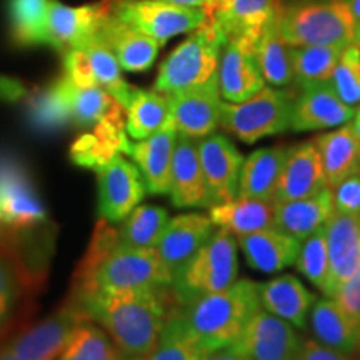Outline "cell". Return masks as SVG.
<instances>
[{
  "label": "cell",
  "mask_w": 360,
  "mask_h": 360,
  "mask_svg": "<svg viewBox=\"0 0 360 360\" xmlns=\"http://www.w3.org/2000/svg\"><path fill=\"white\" fill-rule=\"evenodd\" d=\"M202 360H250V359L242 352H238L237 349L225 347V349H217V350H210V352H205Z\"/></svg>",
  "instance_id": "50"
},
{
  "label": "cell",
  "mask_w": 360,
  "mask_h": 360,
  "mask_svg": "<svg viewBox=\"0 0 360 360\" xmlns=\"http://www.w3.org/2000/svg\"><path fill=\"white\" fill-rule=\"evenodd\" d=\"M332 191L335 212L360 217V174L355 172L337 184Z\"/></svg>",
  "instance_id": "46"
},
{
  "label": "cell",
  "mask_w": 360,
  "mask_h": 360,
  "mask_svg": "<svg viewBox=\"0 0 360 360\" xmlns=\"http://www.w3.org/2000/svg\"><path fill=\"white\" fill-rule=\"evenodd\" d=\"M80 47H84L85 52H87L98 87L107 90L112 97H115L117 101L122 103L125 109L135 87L125 82L122 74H120L122 69H120L119 62H117L110 49L102 42L97 34Z\"/></svg>",
  "instance_id": "41"
},
{
  "label": "cell",
  "mask_w": 360,
  "mask_h": 360,
  "mask_svg": "<svg viewBox=\"0 0 360 360\" xmlns=\"http://www.w3.org/2000/svg\"><path fill=\"white\" fill-rule=\"evenodd\" d=\"M315 146L321 152V159L326 172L328 188L357 172L360 152V139L354 134L350 124L332 129L330 132L317 135Z\"/></svg>",
  "instance_id": "33"
},
{
  "label": "cell",
  "mask_w": 360,
  "mask_h": 360,
  "mask_svg": "<svg viewBox=\"0 0 360 360\" xmlns=\"http://www.w3.org/2000/svg\"><path fill=\"white\" fill-rule=\"evenodd\" d=\"M259 307V283L250 278H237L227 289L184 305L180 312L200 347L210 352L232 347Z\"/></svg>",
  "instance_id": "3"
},
{
  "label": "cell",
  "mask_w": 360,
  "mask_h": 360,
  "mask_svg": "<svg viewBox=\"0 0 360 360\" xmlns=\"http://www.w3.org/2000/svg\"><path fill=\"white\" fill-rule=\"evenodd\" d=\"M307 326L312 330L315 340L326 347L347 355L355 354L360 322L350 317L332 297L315 300Z\"/></svg>",
  "instance_id": "29"
},
{
  "label": "cell",
  "mask_w": 360,
  "mask_h": 360,
  "mask_svg": "<svg viewBox=\"0 0 360 360\" xmlns=\"http://www.w3.org/2000/svg\"><path fill=\"white\" fill-rule=\"evenodd\" d=\"M110 12L124 24L162 45L175 35L193 32L209 19L202 8L162 0H110Z\"/></svg>",
  "instance_id": "9"
},
{
  "label": "cell",
  "mask_w": 360,
  "mask_h": 360,
  "mask_svg": "<svg viewBox=\"0 0 360 360\" xmlns=\"http://www.w3.org/2000/svg\"><path fill=\"white\" fill-rule=\"evenodd\" d=\"M98 215L109 224H119L141 205L147 193L137 165L120 154L97 170Z\"/></svg>",
  "instance_id": "13"
},
{
  "label": "cell",
  "mask_w": 360,
  "mask_h": 360,
  "mask_svg": "<svg viewBox=\"0 0 360 360\" xmlns=\"http://www.w3.org/2000/svg\"><path fill=\"white\" fill-rule=\"evenodd\" d=\"M281 30L290 47L360 45V35L349 0H326L282 7Z\"/></svg>",
  "instance_id": "6"
},
{
  "label": "cell",
  "mask_w": 360,
  "mask_h": 360,
  "mask_svg": "<svg viewBox=\"0 0 360 360\" xmlns=\"http://www.w3.org/2000/svg\"><path fill=\"white\" fill-rule=\"evenodd\" d=\"M129 135L125 132V122L119 120H102L92 130L72 143L70 160L75 165L90 170H101L114 157L127 154L130 150Z\"/></svg>",
  "instance_id": "28"
},
{
  "label": "cell",
  "mask_w": 360,
  "mask_h": 360,
  "mask_svg": "<svg viewBox=\"0 0 360 360\" xmlns=\"http://www.w3.org/2000/svg\"><path fill=\"white\" fill-rule=\"evenodd\" d=\"M321 152L312 141H304L287 148L274 204L304 199L327 188Z\"/></svg>",
  "instance_id": "19"
},
{
  "label": "cell",
  "mask_w": 360,
  "mask_h": 360,
  "mask_svg": "<svg viewBox=\"0 0 360 360\" xmlns=\"http://www.w3.org/2000/svg\"><path fill=\"white\" fill-rule=\"evenodd\" d=\"M24 278L12 252L0 245V334L11 326L20 300Z\"/></svg>",
  "instance_id": "43"
},
{
  "label": "cell",
  "mask_w": 360,
  "mask_h": 360,
  "mask_svg": "<svg viewBox=\"0 0 360 360\" xmlns=\"http://www.w3.org/2000/svg\"><path fill=\"white\" fill-rule=\"evenodd\" d=\"M237 238L224 229L214 231L172 281V290L180 307L202 295L220 292L238 278Z\"/></svg>",
  "instance_id": "7"
},
{
  "label": "cell",
  "mask_w": 360,
  "mask_h": 360,
  "mask_svg": "<svg viewBox=\"0 0 360 360\" xmlns=\"http://www.w3.org/2000/svg\"><path fill=\"white\" fill-rule=\"evenodd\" d=\"M332 87L342 101L349 105L360 103V45H349L337 62L332 77Z\"/></svg>",
  "instance_id": "44"
},
{
  "label": "cell",
  "mask_w": 360,
  "mask_h": 360,
  "mask_svg": "<svg viewBox=\"0 0 360 360\" xmlns=\"http://www.w3.org/2000/svg\"><path fill=\"white\" fill-rule=\"evenodd\" d=\"M170 215L159 205H137L117 229L119 242L129 247H157Z\"/></svg>",
  "instance_id": "37"
},
{
  "label": "cell",
  "mask_w": 360,
  "mask_h": 360,
  "mask_svg": "<svg viewBox=\"0 0 360 360\" xmlns=\"http://www.w3.org/2000/svg\"><path fill=\"white\" fill-rule=\"evenodd\" d=\"M281 11V0H224L210 19L217 22L227 39L259 40L262 30Z\"/></svg>",
  "instance_id": "30"
},
{
  "label": "cell",
  "mask_w": 360,
  "mask_h": 360,
  "mask_svg": "<svg viewBox=\"0 0 360 360\" xmlns=\"http://www.w3.org/2000/svg\"><path fill=\"white\" fill-rule=\"evenodd\" d=\"M197 147L212 205L237 197L244 155L236 143L225 135L214 132L199 139Z\"/></svg>",
  "instance_id": "17"
},
{
  "label": "cell",
  "mask_w": 360,
  "mask_h": 360,
  "mask_svg": "<svg viewBox=\"0 0 360 360\" xmlns=\"http://www.w3.org/2000/svg\"><path fill=\"white\" fill-rule=\"evenodd\" d=\"M162 2L177 4V6H184V7L202 8V11L210 17L220 6H222L224 0H162Z\"/></svg>",
  "instance_id": "49"
},
{
  "label": "cell",
  "mask_w": 360,
  "mask_h": 360,
  "mask_svg": "<svg viewBox=\"0 0 360 360\" xmlns=\"http://www.w3.org/2000/svg\"><path fill=\"white\" fill-rule=\"evenodd\" d=\"M0 360H17V359L13 357V355L8 352V349L6 347V345H4V347L0 349Z\"/></svg>",
  "instance_id": "53"
},
{
  "label": "cell",
  "mask_w": 360,
  "mask_h": 360,
  "mask_svg": "<svg viewBox=\"0 0 360 360\" xmlns=\"http://www.w3.org/2000/svg\"><path fill=\"white\" fill-rule=\"evenodd\" d=\"M177 135V130L170 122L159 132L152 134L150 137L130 143L129 155L132 157L134 164L141 170L147 192L152 195L169 193Z\"/></svg>",
  "instance_id": "22"
},
{
  "label": "cell",
  "mask_w": 360,
  "mask_h": 360,
  "mask_svg": "<svg viewBox=\"0 0 360 360\" xmlns=\"http://www.w3.org/2000/svg\"><path fill=\"white\" fill-rule=\"evenodd\" d=\"M349 124H350V127H352L354 134L360 139V109H355V114Z\"/></svg>",
  "instance_id": "52"
},
{
  "label": "cell",
  "mask_w": 360,
  "mask_h": 360,
  "mask_svg": "<svg viewBox=\"0 0 360 360\" xmlns=\"http://www.w3.org/2000/svg\"><path fill=\"white\" fill-rule=\"evenodd\" d=\"M349 4L355 20V27H357V32L360 35V0H349Z\"/></svg>",
  "instance_id": "51"
},
{
  "label": "cell",
  "mask_w": 360,
  "mask_h": 360,
  "mask_svg": "<svg viewBox=\"0 0 360 360\" xmlns=\"http://www.w3.org/2000/svg\"><path fill=\"white\" fill-rule=\"evenodd\" d=\"M70 299L132 360H141L152 352L169 317L180 307L172 287L72 292Z\"/></svg>",
  "instance_id": "1"
},
{
  "label": "cell",
  "mask_w": 360,
  "mask_h": 360,
  "mask_svg": "<svg viewBox=\"0 0 360 360\" xmlns=\"http://www.w3.org/2000/svg\"><path fill=\"white\" fill-rule=\"evenodd\" d=\"M51 0H11L13 40L20 45H47V19Z\"/></svg>",
  "instance_id": "40"
},
{
  "label": "cell",
  "mask_w": 360,
  "mask_h": 360,
  "mask_svg": "<svg viewBox=\"0 0 360 360\" xmlns=\"http://www.w3.org/2000/svg\"><path fill=\"white\" fill-rule=\"evenodd\" d=\"M281 12L269 22L255 42V56H257L260 72L265 82L272 87H287L294 82L290 45L282 35Z\"/></svg>",
  "instance_id": "35"
},
{
  "label": "cell",
  "mask_w": 360,
  "mask_h": 360,
  "mask_svg": "<svg viewBox=\"0 0 360 360\" xmlns=\"http://www.w3.org/2000/svg\"><path fill=\"white\" fill-rule=\"evenodd\" d=\"M205 350L188 330L180 307L170 315L160 339L150 354L141 360H202Z\"/></svg>",
  "instance_id": "39"
},
{
  "label": "cell",
  "mask_w": 360,
  "mask_h": 360,
  "mask_svg": "<svg viewBox=\"0 0 360 360\" xmlns=\"http://www.w3.org/2000/svg\"><path fill=\"white\" fill-rule=\"evenodd\" d=\"M355 354H357L360 359V328H359V339H357V349H355Z\"/></svg>",
  "instance_id": "54"
},
{
  "label": "cell",
  "mask_w": 360,
  "mask_h": 360,
  "mask_svg": "<svg viewBox=\"0 0 360 360\" xmlns=\"http://www.w3.org/2000/svg\"><path fill=\"white\" fill-rule=\"evenodd\" d=\"M297 360H352L347 354L326 347L315 339H302Z\"/></svg>",
  "instance_id": "48"
},
{
  "label": "cell",
  "mask_w": 360,
  "mask_h": 360,
  "mask_svg": "<svg viewBox=\"0 0 360 360\" xmlns=\"http://www.w3.org/2000/svg\"><path fill=\"white\" fill-rule=\"evenodd\" d=\"M110 11V0L84 7H69L51 0L47 19V45L64 53L80 47L97 34L101 20Z\"/></svg>",
  "instance_id": "20"
},
{
  "label": "cell",
  "mask_w": 360,
  "mask_h": 360,
  "mask_svg": "<svg viewBox=\"0 0 360 360\" xmlns=\"http://www.w3.org/2000/svg\"><path fill=\"white\" fill-rule=\"evenodd\" d=\"M294 92L265 85L244 102L224 101L220 127L244 143H257L267 137L290 130Z\"/></svg>",
  "instance_id": "8"
},
{
  "label": "cell",
  "mask_w": 360,
  "mask_h": 360,
  "mask_svg": "<svg viewBox=\"0 0 360 360\" xmlns=\"http://www.w3.org/2000/svg\"><path fill=\"white\" fill-rule=\"evenodd\" d=\"M45 220L47 210L24 164L0 157V227L22 231Z\"/></svg>",
  "instance_id": "10"
},
{
  "label": "cell",
  "mask_w": 360,
  "mask_h": 360,
  "mask_svg": "<svg viewBox=\"0 0 360 360\" xmlns=\"http://www.w3.org/2000/svg\"><path fill=\"white\" fill-rule=\"evenodd\" d=\"M57 360H132L96 322L87 321L75 328Z\"/></svg>",
  "instance_id": "38"
},
{
  "label": "cell",
  "mask_w": 360,
  "mask_h": 360,
  "mask_svg": "<svg viewBox=\"0 0 360 360\" xmlns=\"http://www.w3.org/2000/svg\"><path fill=\"white\" fill-rule=\"evenodd\" d=\"M287 148L285 146L262 147L247 155L242 164L237 195L274 202Z\"/></svg>",
  "instance_id": "31"
},
{
  "label": "cell",
  "mask_w": 360,
  "mask_h": 360,
  "mask_svg": "<svg viewBox=\"0 0 360 360\" xmlns=\"http://www.w3.org/2000/svg\"><path fill=\"white\" fill-rule=\"evenodd\" d=\"M64 75L79 87H96L97 85L92 64L84 47H72L64 52Z\"/></svg>",
  "instance_id": "45"
},
{
  "label": "cell",
  "mask_w": 360,
  "mask_h": 360,
  "mask_svg": "<svg viewBox=\"0 0 360 360\" xmlns=\"http://www.w3.org/2000/svg\"><path fill=\"white\" fill-rule=\"evenodd\" d=\"M326 237L334 299L342 283L360 267V217L335 212L326 225Z\"/></svg>",
  "instance_id": "27"
},
{
  "label": "cell",
  "mask_w": 360,
  "mask_h": 360,
  "mask_svg": "<svg viewBox=\"0 0 360 360\" xmlns=\"http://www.w3.org/2000/svg\"><path fill=\"white\" fill-rule=\"evenodd\" d=\"M97 35L114 53L120 69L127 72H146L150 69L162 45L124 24L110 11L101 20Z\"/></svg>",
  "instance_id": "23"
},
{
  "label": "cell",
  "mask_w": 360,
  "mask_h": 360,
  "mask_svg": "<svg viewBox=\"0 0 360 360\" xmlns=\"http://www.w3.org/2000/svg\"><path fill=\"white\" fill-rule=\"evenodd\" d=\"M345 45H302L290 47L292 72L297 87L332 77Z\"/></svg>",
  "instance_id": "36"
},
{
  "label": "cell",
  "mask_w": 360,
  "mask_h": 360,
  "mask_svg": "<svg viewBox=\"0 0 360 360\" xmlns=\"http://www.w3.org/2000/svg\"><path fill=\"white\" fill-rule=\"evenodd\" d=\"M214 227L209 214L200 212L180 214L169 220L155 249L172 274V281L209 240L214 233Z\"/></svg>",
  "instance_id": "21"
},
{
  "label": "cell",
  "mask_w": 360,
  "mask_h": 360,
  "mask_svg": "<svg viewBox=\"0 0 360 360\" xmlns=\"http://www.w3.org/2000/svg\"><path fill=\"white\" fill-rule=\"evenodd\" d=\"M357 172L360 174V152H359V162H357Z\"/></svg>",
  "instance_id": "55"
},
{
  "label": "cell",
  "mask_w": 360,
  "mask_h": 360,
  "mask_svg": "<svg viewBox=\"0 0 360 360\" xmlns=\"http://www.w3.org/2000/svg\"><path fill=\"white\" fill-rule=\"evenodd\" d=\"M170 124L169 96L157 90L135 87L125 105V132L134 141H143Z\"/></svg>",
  "instance_id": "34"
},
{
  "label": "cell",
  "mask_w": 360,
  "mask_h": 360,
  "mask_svg": "<svg viewBox=\"0 0 360 360\" xmlns=\"http://www.w3.org/2000/svg\"><path fill=\"white\" fill-rule=\"evenodd\" d=\"M259 300L260 307L267 312L283 319L299 330H304L317 297L299 277L282 274L272 281L259 283Z\"/></svg>",
  "instance_id": "25"
},
{
  "label": "cell",
  "mask_w": 360,
  "mask_h": 360,
  "mask_svg": "<svg viewBox=\"0 0 360 360\" xmlns=\"http://www.w3.org/2000/svg\"><path fill=\"white\" fill-rule=\"evenodd\" d=\"M172 287V274L155 247H129L117 229L101 220L75 272L72 292L159 290Z\"/></svg>",
  "instance_id": "2"
},
{
  "label": "cell",
  "mask_w": 360,
  "mask_h": 360,
  "mask_svg": "<svg viewBox=\"0 0 360 360\" xmlns=\"http://www.w3.org/2000/svg\"><path fill=\"white\" fill-rule=\"evenodd\" d=\"M334 299L350 317L360 322V267L342 283Z\"/></svg>",
  "instance_id": "47"
},
{
  "label": "cell",
  "mask_w": 360,
  "mask_h": 360,
  "mask_svg": "<svg viewBox=\"0 0 360 360\" xmlns=\"http://www.w3.org/2000/svg\"><path fill=\"white\" fill-rule=\"evenodd\" d=\"M227 37L214 19L193 30L162 62L154 90L165 96L205 84L217 75L219 62Z\"/></svg>",
  "instance_id": "4"
},
{
  "label": "cell",
  "mask_w": 360,
  "mask_h": 360,
  "mask_svg": "<svg viewBox=\"0 0 360 360\" xmlns=\"http://www.w3.org/2000/svg\"><path fill=\"white\" fill-rule=\"evenodd\" d=\"M35 120L40 125L74 124L94 127L102 120L125 122L124 105L102 87H79L62 75L35 105Z\"/></svg>",
  "instance_id": "5"
},
{
  "label": "cell",
  "mask_w": 360,
  "mask_h": 360,
  "mask_svg": "<svg viewBox=\"0 0 360 360\" xmlns=\"http://www.w3.org/2000/svg\"><path fill=\"white\" fill-rule=\"evenodd\" d=\"M299 270L319 292L332 297L330 285V259H328L326 227L305 238L295 260Z\"/></svg>",
  "instance_id": "42"
},
{
  "label": "cell",
  "mask_w": 360,
  "mask_h": 360,
  "mask_svg": "<svg viewBox=\"0 0 360 360\" xmlns=\"http://www.w3.org/2000/svg\"><path fill=\"white\" fill-rule=\"evenodd\" d=\"M237 244L245 262L262 274H277L295 264L302 242L277 227L238 237Z\"/></svg>",
  "instance_id": "26"
},
{
  "label": "cell",
  "mask_w": 360,
  "mask_h": 360,
  "mask_svg": "<svg viewBox=\"0 0 360 360\" xmlns=\"http://www.w3.org/2000/svg\"><path fill=\"white\" fill-rule=\"evenodd\" d=\"M169 195L177 209H209L212 205L202 170L197 139L177 135Z\"/></svg>",
  "instance_id": "18"
},
{
  "label": "cell",
  "mask_w": 360,
  "mask_h": 360,
  "mask_svg": "<svg viewBox=\"0 0 360 360\" xmlns=\"http://www.w3.org/2000/svg\"><path fill=\"white\" fill-rule=\"evenodd\" d=\"M209 217L215 227L238 238L274 227V202L237 195L232 200L210 205Z\"/></svg>",
  "instance_id": "32"
},
{
  "label": "cell",
  "mask_w": 360,
  "mask_h": 360,
  "mask_svg": "<svg viewBox=\"0 0 360 360\" xmlns=\"http://www.w3.org/2000/svg\"><path fill=\"white\" fill-rule=\"evenodd\" d=\"M300 344L294 326L259 307L232 347L250 360H297Z\"/></svg>",
  "instance_id": "12"
},
{
  "label": "cell",
  "mask_w": 360,
  "mask_h": 360,
  "mask_svg": "<svg viewBox=\"0 0 360 360\" xmlns=\"http://www.w3.org/2000/svg\"><path fill=\"white\" fill-rule=\"evenodd\" d=\"M334 214V197L327 187L304 199L274 204V227L304 242L312 233L326 227Z\"/></svg>",
  "instance_id": "24"
},
{
  "label": "cell",
  "mask_w": 360,
  "mask_h": 360,
  "mask_svg": "<svg viewBox=\"0 0 360 360\" xmlns=\"http://www.w3.org/2000/svg\"><path fill=\"white\" fill-rule=\"evenodd\" d=\"M170 122L180 135L199 139L214 134L222 122L224 98L217 75L205 84L169 96Z\"/></svg>",
  "instance_id": "14"
},
{
  "label": "cell",
  "mask_w": 360,
  "mask_h": 360,
  "mask_svg": "<svg viewBox=\"0 0 360 360\" xmlns=\"http://www.w3.org/2000/svg\"><path fill=\"white\" fill-rule=\"evenodd\" d=\"M255 42L247 37L227 39L217 70L220 96L225 102H244L267 84L255 56Z\"/></svg>",
  "instance_id": "15"
},
{
  "label": "cell",
  "mask_w": 360,
  "mask_h": 360,
  "mask_svg": "<svg viewBox=\"0 0 360 360\" xmlns=\"http://www.w3.org/2000/svg\"><path fill=\"white\" fill-rule=\"evenodd\" d=\"M87 321L84 310L69 297L60 309L27 328L6 347L17 360H57L75 328Z\"/></svg>",
  "instance_id": "11"
},
{
  "label": "cell",
  "mask_w": 360,
  "mask_h": 360,
  "mask_svg": "<svg viewBox=\"0 0 360 360\" xmlns=\"http://www.w3.org/2000/svg\"><path fill=\"white\" fill-rule=\"evenodd\" d=\"M294 98L290 130L294 132H317L337 129L349 124L355 114V107L345 103L337 96L328 80L299 87Z\"/></svg>",
  "instance_id": "16"
}]
</instances>
